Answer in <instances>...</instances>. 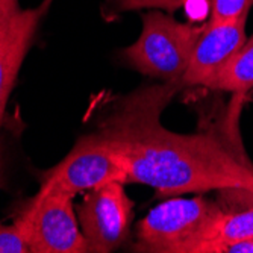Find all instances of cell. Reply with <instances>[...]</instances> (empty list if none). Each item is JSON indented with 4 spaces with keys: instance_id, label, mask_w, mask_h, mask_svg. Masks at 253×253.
I'll return each mask as SVG.
<instances>
[{
    "instance_id": "30bf717a",
    "label": "cell",
    "mask_w": 253,
    "mask_h": 253,
    "mask_svg": "<svg viewBox=\"0 0 253 253\" xmlns=\"http://www.w3.org/2000/svg\"><path fill=\"white\" fill-rule=\"evenodd\" d=\"M205 86L229 93H246L253 86V37L243 44V47L206 82Z\"/></svg>"
},
{
    "instance_id": "9c48e42d",
    "label": "cell",
    "mask_w": 253,
    "mask_h": 253,
    "mask_svg": "<svg viewBox=\"0 0 253 253\" xmlns=\"http://www.w3.org/2000/svg\"><path fill=\"white\" fill-rule=\"evenodd\" d=\"M253 240V206L240 212H220L203 231L191 253H214L224 243Z\"/></svg>"
},
{
    "instance_id": "52a82bcc",
    "label": "cell",
    "mask_w": 253,
    "mask_h": 253,
    "mask_svg": "<svg viewBox=\"0 0 253 253\" xmlns=\"http://www.w3.org/2000/svg\"><path fill=\"white\" fill-rule=\"evenodd\" d=\"M52 3L42 0L38 6L23 8L20 0H0V123L21 64Z\"/></svg>"
},
{
    "instance_id": "8fae6325",
    "label": "cell",
    "mask_w": 253,
    "mask_h": 253,
    "mask_svg": "<svg viewBox=\"0 0 253 253\" xmlns=\"http://www.w3.org/2000/svg\"><path fill=\"white\" fill-rule=\"evenodd\" d=\"M185 2L187 0H105L102 17L105 21H114L125 12L140 9H163L170 14L183 8Z\"/></svg>"
},
{
    "instance_id": "4fadbf2b",
    "label": "cell",
    "mask_w": 253,
    "mask_h": 253,
    "mask_svg": "<svg viewBox=\"0 0 253 253\" xmlns=\"http://www.w3.org/2000/svg\"><path fill=\"white\" fill-rule=\"evenodd\" d=\"M29 246L21 229L14 223L12 226L0 224V253H29Z\"/></svg>"
},
{
    "instance_id": "8992f818",
    "label": "cell",
    "mask_w": 253,
    "mask_h": 253,
    "mask_svg": "<svg viewBox=\"0 0 253 253\" xmlns=\"http://www.w3.org/2000/svg\"><path fill=\"white\" fill-rule=\"evenodd\" d=\"M133 203L122 182H111L89 190L78 208L81 231L88 252L108 253L120 247L130 231Z\"/></svg>"
},
{
    "instance_id": "6da1fadb",
    "label": "cell",
    "mask_w": 253,
    "mask_h": 253,
    "mask_svg": "<svg viewBox=\"0 0 253 253\" xmlns=\"http://www.w3.org/2000/svg\"><path fill=\"white\" fill-rule=\"evenodd\" d=\"M176 84L135 93L106 120L102 130L126 161L127 182L144 183L158 197L203 191H240L253 196V169L208 133H176L159 114Z\"/></svg>"
},
{
    "instance_id": "7a4b0ae2",
    "label": "cell",
    "mask_w": 253,
    "mask_h": 253,
    "mask_svg": "<svg viewBox=\"0 0 253 253\" xmlns=\"http://www.w3.org/2000/svg\"><path fill=\"white\" fill-rule=\"evenodd\" d=\"M205 25L180 23L153 9L143 15L141 35L122 50V59L133 70L179 86L191 61L194 45Z\"/></svg>"
},
{
    "instance_id": "3957f363",
    "label": "cell",
    "mask_w": 253,
    "mask_h": 253,
    "mask_svg": "<svg viewBox=\"0 0 253 253\" xmlns=\"http://www.w3.org/2000/svg\"><path fill=\"white\" fill-rule=\"evenodd\" d=\"M111 182L127 183V167L117 146L100 129L79 138L70 153L44 173L40 191L75 197Z\"/></svg>"
},
{
    "instance_id": "7c38bea8",
    "label": "cell",
    "mask_w": 253,
    "mask_h": 253,
    "mask_svg": "<svg viewBox=\"0 0 253 253\" xmlns=\"http://www.w3.org/2000/svg\"><path fill=\"white\" fill-rule=\"evenodd\" d=\"M210 23H226L232 21L243 14L249 12L253 0H211Z\"/></svg>"
},
{
    "instance_id": "277c9868",
    "label": "cell",
    "mask_w": 253,
    "mask_h": 253,
    "mask_svg": "<svg viewBox=\"0 0 253 253\" xmlns=\"http://www.w3.org/2000/svg\"><path fill=\"white\" fill-rule=\"evenodd\" d=\"M220 206L202 196L174 197L159 203L138 223L136 252L191 253L203 231L218 214Z\"/></svg>"
},
{
    "instance_id": "ba28073f",
    "label": "cell",
    "mask_w": 253,
    "mask_h": 253,
    "mask_svg": "<svg viewBox=\"0 0 253 253\" xmlns=\"http://www.w3.org/2000/svg\"><path fill=\"white\" fill-rule=\"evenodd\" d=\"M249 12L226 23H205L183 75L182 86H205L220 68L231 59L247 41L246 23Z\"/></svg>"
},
{
    "instance_id": "9a60e30c",
    "label": "cell",
    "mask_w": 253,
    "mask_h": 253,
    "mask_svg": "<svg viewBox=\"0 0 253 253\" xmlns=\"http://www.w3.org/2000/svg\"><path fill=\"white\" fill-rule=\"evenodd\" d=\"M183 8H185L187 11V15L191 18V20H200L206 15V12H208L210 8L211 11V5L208 0H187L185 5H183Z\"/></svg>"
},
{
    "instance_id": "5bb4252c",
    "label": "cell",
    "mask_w": 253,
    "mask_h": 253,
    "mask_svg": "<svg viewBox=\"0 0 253 253\" xmlns=\"http://www.w3.org/2000/svg\"><path fill=\"white\" fill-rule=\"evenodd\" d=\"M214 253H253V240L220 244L214 249Z\"/></svg>"
},
{
    "instance_id": "5b68a950",
    "label": "cell",
    "mask_w": 253,
    "mask_h": 253,
    "mask_svg": "<svg viewBox=\"0 0 253 253\" xmlns=\"http://www.w3.org/2000/svg\"><path fill=\"white\" fill-rule=\"evenodd\" d=\"M73 197L40 191L15 224L32 253H86L88 244L73 211Z\"/></svg>"
}]
</instances>
